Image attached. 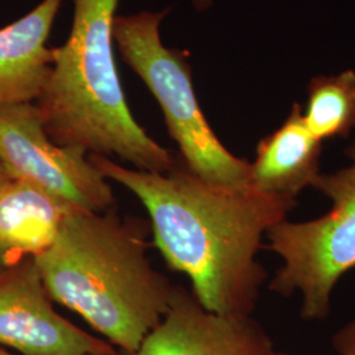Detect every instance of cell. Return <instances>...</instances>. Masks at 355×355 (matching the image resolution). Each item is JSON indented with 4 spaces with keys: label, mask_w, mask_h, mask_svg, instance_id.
<instances>
[{
    "label": "cell",
    "mask_w": 355,
    "mask_h": 355,
    "mask_svg": "<svg viewBox=\"0 0 355 355\" xmlns=\"http://www.w3.org/2000/svg\"><path fill=\"white\" fill-rule=\"evenodd\" d=\"M108 180L125 187L145 207L154 245L173 270L186 274L205 309L250 316L267 279L258 262L267 230L287 218L296 199L246 187L214 184L180 158L166 173L129 168L89 154Z\"/></svg>",
    "instance_id": "1"
},
{
    "label": "cell",
    "mask_w": 355,
    "mask_h": 355,
    "mask_svg": "<svg viewBox=\"0 0 355 355\" xmlns=\"http://www.w3.org/2000/svg\"><path fill=\"white\" fill-rule=\"evenodd\" d=\"M148 248L144 232L111 211H74L33 258L53 302L132 355L165 318L174 292L152 266Z\"/></svg>",
    "instance_id": "2"
},
{
    "label": "cell",
    "mask_w": 355,
    "mask_h": 355,
    "mask_svg": "<svg viewBox=\"0 0 355 355\" xmlns=\"http://www.w3.org/2000/svg\"><path fill=\"white\" fill-rule=\"evenodd\" d=\"M69 38L53 48L51 76L35 104L54 144L119 158L132 168L166 173L175 157L136 121L116 67L119 0H73Z\"/></svg>",
    "instance_id": "3"
},
{
    "label": "cell",
    "mask_w": 355,
    "mask_h": 355,
    "mask_svg": "<svg viewBox=\"0 0 355 355\" xmlns=\"http://www.w3.org/2000/svg\"><path fill=\"white\" fill-rule=\"evenodd\" d=\"M168 11L116 16L114 44L124 62L157 99L183 164L214 184L250 186V162L229 152L204 116L192 86L186 54L166 48L161 40L159 29Z\"/></svg>",
    "instance_id": "4"
},
{
    "label": "cell",
    "mask_w": 355,
    "mask_h": 355,
    "mask_svg": "<svg viewBox=\"0 0 355 355\" xmlns=\"http://www.w3.org/2000/svg\"><path fill=\"white\" fill-rule=\"evenodd\" d=\"M345 154L350 165L320 173L311 184L331 200L329 212L304 223L286 218L266 233L267 248L283 261L268 290L284 297L299 292L300 316L308 321L329 316L331 293L355 267V141Z\"/></svg>",
    "instance_id": "5"
},
{
    "label": "cell",
    "mask_w": 355,
    "mask_h": 355,
    "mask_svg": "<svg viewBox=\"0 0 355 355\" xmlns=\"http://www.w3.org/2000/svg\"><path fill=\"white\" fill-rule=\"evenodd\" d=\"M0 162L10 179L48 192L80 212L114 208V191L89 153L49 139L35 103L0 105Z\"/></svg>",
    "instance_id": "6"
},
{
    "label": "cell",
    "mask_w": 355,
    "mask_h": 355,
    "mask_svg": "<svg viewBox=\"0 0 355 355\" xmlns=\"http://www.w3.org/2000/svg\"><path fill=\"white\" fill-rule=\"evenodd\" d=\"M0 345L21 355H99L114 349L54 309L33 257L0 270Z\"/></svg>",
    "instance_id": "7"
},
{
    "label": "cell",
    "mask_w": 355,
    "mask_h": 355,
    "mask_svg": "<svg viewBox=\"0 0 355 355\" xmlns=\"http://www.w3.org/2000/svg\"><path fill=\"white\" fill-rule=\"evenodd\" d=\"M274 343L250 316L217 315L193 293L174 287L158 327L132 355H272Z\"/></svg>",
    "instance_id": "8"
},
{
    "label": "cell",
    "mask_w": 355,
    "mask_h": 355,
    "mask_svg": "<svg viewBox=\"0 0 355 355\" xmlns=\"http://www.w3.org/2000/svg\"><path fill=\"white\" fill-rule=\"evenodd\" d=\"M64 0H42L0 29V105L35 103L45 87L54 53L48 48Z\"/></svg>",
    "instance_id": "9"
},
{
    "label": "cell",
    "mask_w": 355,
    "mask_h": 355,
    "mask_svg": "<svg viewBox=\"0 0 355 355\" xmlns=\"http://www.w3.org/2000/svg\"><path fill=\"white\" fill-rule=\"evenodd\" d=\"M321 152L322 141L305 125L303 107L293 103L284 123L259 141L250 164V183L270 195L296 199L320 174Z\"/></svg>",
    "instance_id": "10"
},
{
    "label": "cell",
    "mask_w": 355,
    "mask_h": 355,
    "mask_svg": "<svg viewBox=\"0 0 355 355\" xmlns=\"http://www.w3.org/2000/svg\"><path fill=\"white\" fill-rule=\"evenodd\" d=\"M71 205L20 180L0 190V245L17 258L37 257L58 236Z\"/></svg>",
    "instance_id": "11"
},
{
    "label": "cell",
    "mask_w": 355,
    "mask_h": 355,
    "mask_svg": "<svg viewBox=\"0 0 355 355\" xmlns=\"http://www.w3.org/2000/svg\"><path fill=\"white\" fill-rule=\"evenodd\" d=\"M303 119L318 140L346 139L355 128V71L313 78Z\"/></svg>",
    "instance_id": "12"
},
{
    "label": "cell",
    "mask_w": 355,
    "mask_h": 355,
    "mask_svg": "<svg viewBox=\"0 0 355 355\" xmlns=\"http://www.w3.org/2000/svg\"><path fill=\"white\" fill-rule=\"evenodd\" d=\"M331 345L337 355H355V318L350 320L331 337ZM272 355H292L274 352Z\"/></svg>",
    "instance_id": "13"
},
{
    "label": "cell",
    "mask_w": 355,
    "mask_h": 355,
    "mask_svg": "<svg viewBox=\"0 0 355 355\" xmlns=\"http://www.w3.org/2000/svg\"><path fill=\"white\" fill-rule=\"evenodd\" d=\"M20 258H17L15 254L11 253L10 250H7L4 246L0 245V270L10 266L15 261H17Z\"/></svg>",
    "instance_id": "14"
},
{
    "label": "cell",
    "mask_w": 355,
    "mask_h": 355,
    "mask_svg": "<svg viewBox=\"0 0 355 355\" xmlns=\"http://www.w3.org/2000/svg\"><path fill=\"white\" fill-rule=\"evenodd\" d=\"M214 0H192V4L196 11H207L211 8Z\"/></svg>",
    "instance_id": "15"
},
{
    "label": "cell",
    "mask_w": 355,
    "mask_h": 355,
    "mask_svg": "<svg viewBox=\"0 0 355 355\" xmlns=\"http://www.w3.org/2000/svg\"><path fill=\"white\" fill-rule=\"evenodd\" d=\"M8 180H10V177H8V174H7L6 168H4V166L1 165V162H0V190L3 189V186H4Z\"/></svg>",
    "instance_id": "16"
},
{
    "label": "cell",
    "mask_w": 355,
    "mask_h": 355,
    "mask_svg": "<svg viewBox=\"0 0 355 355\" xmlns=\"http://www.w3.org/2000/svg\"><path fill=\"white\" fill-rule=\"evenodd\" d=\"M99 355H128L125 354V353H123V352H117V350H114V349H112V350H110V352H107V353H103V354Z\"/></svg>",
    "instance_id": "17"
},
{
    "label": "cell",
    "mask_w": 355,
    "mask_h": 355,
    "mask_svg": "<svg viewBox=\"0 0 355 355\" xmlns=\"http://www.w3.org/2000/svg\"><path fill=\"white\" fill-rule=\"evenodd\" d=\"M0 355H16L11 353V352H8V350H6V349H3V347H0Z\"/></svg>",
    "instance_id": "18"
}]
</instances>
